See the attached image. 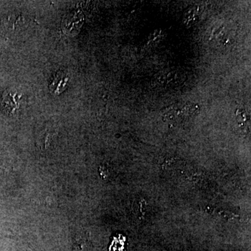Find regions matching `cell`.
Segmentation results:
<instances>
[{"label": "cell", "instance_id": "1", "mask_svg": "<svg viewBox=\"0 0 251 251\" xmlns=\"http://www.w3.org/2000/svg\"><path fill=\"white\" fill-rule=\"evenodd\" d=\"M199 107L191 103L175 104L166 108L165 115L169 118H187L197 113Z\"/></svg>", "mask_w": 251, "mask_h": 251}, {"label": "cell", "instance_id": "2", "mask_svg": "<svg viewBox=\"0 0 251 251\" xmlns=\"http://www.w3.org/2000/svg\"><path fill=\"white\" fill-rule=\"evenodd\" d=\"M21 97V94L14 89H8L4 91L0 99V104L3 110L9 115L14 114L19 108Z\"/></svg>", "mask_w": 251, "mask_h": 251}, {"label": "cell", "instance_id": "3", "mask_svg": "<svg viewBox=\"0 0 251 251\" xmlns=\"http://www.w3.org/2000/svg\"><path fill=\"white\" fill-rule=\"evenodd\" d=\"M69 81L67 73L59 71L54 74L49 84V90L51 93L58 95L65 90Z\"/></svg>", "mask_w": 251, "mask_h": 251}]
</instances>
